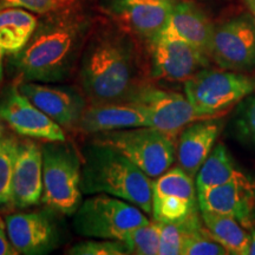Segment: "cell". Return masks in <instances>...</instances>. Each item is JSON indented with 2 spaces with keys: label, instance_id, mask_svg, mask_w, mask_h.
I'll return each instance as SVG.
<instances>
[{
  "label": "cell",
  "instance_id": "obj_32",
  "mask_svg": "<svg viewBox=\"0 0 255 255\" xmlns=\"http://www.w3.org/2000/svg\"><path fill=\"white\" fill-rule=\"evenodd\" d=\"M250 254L255 255V231L252 233L251 235V247H250Z\"/></svg>",
  "mask_w": 255,
  "mask_h": 255
},
{
  "label": "cell",
  "instance_id": "obj_6",
  "mask_svg": "<svg viewBox=\"0 0 255 255\" xmlns=\"http://www.w3.org/2000/svg\"><path fill=\"white\" fill-rule=\"evenodd\" d=\"M92 141L121 152L149 177L170 169L176 156L174 136L152 127H137L96 133Z\"/></svg>",
  "mask_w": 255,
  "mask_h": 255
},
{
  "label": "cell",
  "instance_id": "obj_3",
  "mask_svg": "<svg viewBox=\"0 0 255 255\" xmlns=\"http://www.w3.org/2000/svg\"><path fill=\"white\" fill-rule=\"evenodd\" d=\"M82 193L108 194L151 213V177L111 146L92 141L82 151Z\"/></svg>",
  "mask_w": 255,
  "mask_h": 255
},
{
  "label": "cell",
  "instance_id": "obj_36",
  "mask_svg": "<svg viewBox=\"0 0 255 255\" xmlns=\"http://www.w3.org/2000/svg\"><path fill=\"white\" fill-rule=\"evenodd\" d=\"M0 222H1V220H0Z\"/></svg>",
  "mask_w": 255,
  "mask_h": 255
},
{
  "label": "cell",
  "instance_id": "obj_29",
  "mask_svg": "<svg viewBox=\"0 0 255 255\" xmlns=\"http://www.w3.org/2000/svg\"><path fill=\"white\" fill-rule=\"evenodd\" d=\"M76 1L77 0H0V11L5 8H24L38 14H47L72 6Z\"/></svg>",
  "mask_w": 255,
  "mask_h": 255
},
{
  "label": "cell",
  "instance_id": "obj_34",
  "mask_svg": "<svg viewBox=\"0 0 255 255\" xmlns=\"http://www.w3.org/2000/svg\"><path fill=\"white\" fill-rule=\"evenodd\" d=\"M4 51L0 49V81L2 78V58H4Z\"/></svg>",
  "mask_w": 255,
  "mask_h": 255
},
{
  "label": "cell",
  "instance_id": "obj_8",
  "mask_svg": "<svg viewBox=\"0 0 255 255\" xmlns=\"http://www.w3.org/2000/svg\"><path fill=\"white\" fill-rule=\"evenodd\" d=\"M126 102L137 105L144 113L149 127L174 137L188 124L203 120L186 96L152 85L138 84Z\"/></svg>",
  "mask_w": 255,
  "mask_h": 255
},
{
  "label": "cell",
  "instance_id": "obj_2",
  "mask_svg": "<svg viewBox=\"0 0 255 255\" xmlns=\"http://www.w3.org/2000/svg\"><path fill=\"white\" fill-rule=\"evenodd\" d=\"M136 62L127 32L102 27L90 33L78 65V82L89 104L126 102L139 84Z\"/></svg>",
  "mask_w": 255,
  "mask_h": 255
},
{
  "label": "cell",
  "instance_id": "obj_11",
  "mask_svg": "<svg viewBox=\"0 0 255 255\" xmlns=\"http://www.w3.org/2000/svg\"><path fill=\"white\" fill-rule=\"evenodd\" d=\"M150 47V72L157 79L186 82L209 64L208 56L187 41L164 32L151 41Z\"/></svg>",
  "mask_w": 255,
  "mask_h": 255
},
{
  "label": "cell",
  "instance_id": "obj_13",
  "mask_svg": "<svg viewBox=\"0 0 255 255\" xmlns=\"http://www.w3.org/2000/svg\"><path fill=\"white\" fill-rule=\"evenodd\" d=\"M201 212L227 215L242 226H250L255 216V183L247 175L221 186L197 193Z\"/></svg>",
  "mask_w": 255,
  "mask_h": 255
},
{
  "label": "cell",
  "instance_id": "obj_1",
  "mask_svg": "<svg viewBox=\"0 0 255 255\" xmlns=\"http://www.w3.org/2000/svg\"><path fill=\"white\" fill-rule=\"evenodd\" d=\"M88 14L72 6L44 14L27 44L12 57L23 82L58 83L77 69L91 33Z\"/></svg>",
  "mask_w": 255,
  "mask_h": 255
},
{
  "label": "cell",
  "instance_id": "obj_24",
  "mask_svg": "<svg viewBox=\"0 0 255 255\" xmlns=\"http://www.w3.org/2000/svg\"><path fill=\"white\" fill-rule=\"evenodd\" d=\"M202 227V223L195 213L178 222H162L161 240H159L158 255H181L183 241L188 235Z\"/></svg>",
  "mask_w": 255,
  "mask_h": 255
},
{
  "label": "cell",
  "instance_id": "obj_26",
  "mask_svg": "<svg viewBox=\"0 0 255 255\" xmlns=\"http://www.w3.org/2000/svg\"><path fill=\"white\" fill-rule=\"evenodd\" d=\"M162 222H149L127 235L122 242L128 254L158 255Z\"/></svg>",
  "mask_w": 255,
  "mask_h": 255
},
{
  "label": "cell",
  "instance_id": "obj_10",
  "mask_svg": "<svg viewBox=\"0 0 255 255\" xmlns=\"http://www.w3.org/2000/svg\"><path fill=\"white\" fill-rule=\"evenodd\" d=\"M194 177L181 167L168 169L152 181L151 214L155 221H182L197 210V189Z\"/></svg>",
  "mask_w": 255,
  "mask_h": 255
},
{
  "label": "cell",
  "instance_id": "obj_31",
  "mask_svg": "<svg viewBox=\"0 0 255 255\" xmlns=\"http://www.w3.org/2000/svg\"><path fill=\"white\" fill-rule=\"evenodd\" d=\"M18 254L15 248L12 246L9 239L6 237L4 222H0V255H14Z\"/></svg>",
  "mask_w": 255,
  "mask_h": 255
},
{
  "label": "cell",
  "instance_id": "obj_15",
  "mask_svg": "<svg viewBox=\"0 0 255 255\" xmlns=\"http://www.w3.org/2000/svg\"><path fill=\"white\" fill-rule=\"evenodd\" d=\"M173 5L169 0H113L109 11L128 31L150 44L167 27Z\"/></svg>",
  "mask_w": 255,
  "mask_h": 255
},
{
  "label": "cell",
  "instance_id": "obj_4",
  "mask_svg": "<svg viewBox=\"0 0 255 255\" xmlns=\"http://www.w3.org/2000/svg\"><path fill=\"white\" fill-rule=\"evenodd\" d=\"M41 201L65 215L75 214L82 203V157L71 143L45 142Z\"/></svg>",
  "mask_w": 255,
  "mask_h": 255
},
{
  "label": "cell",
  "instance_id": "obj_16",
  "mask_svg": "<svg viewBox=\"0 0 255 255\" xmlns=\"http://www.w3.org/2000/svg\"><path fill=\"white\" fill-rule=\"evenodd\" d=\"M7 235L18 254H45L55 247L57 233L43 213H17L6 216Z\"/></svg>",
  "mask_w": 255,
  "mask_h": 255
},
{
  "label": "cell",
  "instance_id": "obj_25",
  "mask_svg": "<svg viewBox=\"0 0 255 255\" xmlns=\"http://www.w3.org/2000/svg\"><path fill=\"white\" fill-rule=\"evenodd\" d=\"M19 141L13 136L0 138V207L12 203V182Z\"/></svg>",
  "mask_w": 255,
  "mask_h": 255
},
{
  "label": "cell",
  "instance_id": "obj_35",
  "mask_svg": "<svg viewBox=\"0 0 255 255\" xmlns=\"http://www.w3.org/2000/svg\"><path fill=\"white\" fill-rule=\"evenodd\" d=\"M4 136V124H2V120L0 119V138Z\"/></svg>",
  "mask_w": 255,
  "mask_h": 255
},
{
  "label": "cell",
  "instance_id": "obj_27",
  "mask_svg": "<svg viewBox=\"0 0 255 255\" xmlns=\"http://www.w3.org/2000/svg\"><path fill=\"white\" fill-rule=\"evenodd\" d=\"M233 131L241 143L255 149V95L239 103L233 117Z\"/></svg>",
  "mask_w": 255,
  "mask_h": 255
},
{
  "label": "cell",
  "instance_id": "obj_18",
  "mask_svg": "<svg viewBox=\"0 0 255 255\" xmlns=\"http://www.w3.org/2000/svg\"><path fill=\"white\" fill-rule=\"evenodd\" d=\"M223 127L221 120L203 119L184 127L178 137L176 157L178 165L195 178L208 157Z\"/></svg>",
  "mask_w": 255,
  "mask_h": 255
},
{
  "label": "cell",
  "instance_id": "obj_9",
  "mask_svg": "<svg viewBox=\"0 0 255 255\" xmlns=\"http://www.w3.org/2000/svg\"><path fill=\"white\" fill-rule=\"evenodd\" d=\"M210 58L229 71L255 69V19L241 14L216 26Z\"/></svg>",
  "mask_w": 255,
  "mask_h": 255
},
{
  "label": "cell",
  "instance_id": "obj_28",
  "mask_svg": "<svg viewBox=\"0 0 255 255\" xmlns=\"http://www.w3.org/2000/svg\"><path fill=\"white\" fill-rule=\"evenodd\" d=\"M228 251L212 237L208 229L200 227L183 241L181 255H226Z\"/></svg>",
  "mask_w": 255,
  "mask_h": 255
},
{
  "label": "cell",
  "instance_id": "obj_30",
  "mask_svg": "<svg viewBox=\"0 0 255 255\" xmlns=\"http://www.w3.org/2000/svg\"><path fill=\"white\" fill-rule=\"evenodd\" d=\"M70 255H126L128 252L119 240L85 241L75 245L66 252Z\"/></svg>",
  "mask_w": 255,
  "mask_h": 255
},
{
  "label": "cell",
  "instance_id": "obj_17",
  "mask_svg": "<svg viewBox=\"0 0 255 255\" xmlns=\"http://www.w3.org/2000/svg\"><path fill=\"white\" fill-rule=\"evenodd\" d=\"M43 195V155L33 141L19 142L12 182V205L24 209L39 203Z\"/></svg>",
  "mask_w": 255,
  "mask_h": 255
},
{
  "label": "cell",
  "instance_id": "obj_23",
  "mask_svg": "<svg viewBox=\"0 0 255 255\" xmlns=\"http://www.w3.org/2000/svg\"><path fill=\"white\" fill-rule=\"evenodd\" d=\"M242 175L244 173L235 168L227 148L219 143L214 145L208 157L197 171L195 176L197 193L231 182L235 178L241 177Z\"/></svg>",
  "mask_w": 255,
  "mask_h": 255
},
{
  "label": "cell",
  "instance_id": "obj_21",
  "mask_svg": "<svg viewBox=\"0 0 255 255\" xmlns=\"http://www.w3.org/2000/svg\"><path fill=\"white\" fill-rule=\"evenodd\" d=\"M38 19L24 8H5L0 11V49L6 55H15L23 50L36 30Z\"/></svg>",
  "mask_w": 255,
  "mask_h": 255
},
{
  "label": "cell",
  "instance_id": "obj_22",
  "mask_svg": "<svg viewBox=\"0 0 255 255\" xmlns=\"http://www.w3.org/2000/svg\"><path fill=\"white\" fill-rule=\"evenodd\" d=\"M201 215L212 237L221 244L229 254H250L251 235L238 220L208 212H201Z\"/></svg>",
  "mask_w": 255,
  "mask_h": 255
},
{
  "label": "cell",
  "instance_id": "obj_33",
  "mask_svg": "<svg viewBox=\"0 0 255 255\" xmlns=\"http://www.w3.org/2000/svg\"><path fill=\"white\" fill-rule=\"evenodd\" d=\"M245 1H246V5L248 6V8H250V11L255 19V0H245Z\"/></svg>",
  "mask_w": 255,
  "mask_h": 255
},
{
  "label": "cell",
  "instance_id": "obj_20",
  "mask_svg": "<svg viewBox=\"0 0 255 255\" xmlns=\"http://www.w3.org/2000/svg\"><path fill=\"white\" fill-rule=\"evenodd\" d=\"M214 28L208 17L196 5L180 1L173 5L169 23L163 32L187 41L210 58Z\"/></svg>",
  "mask_w": 255,
  "mask_h": 255
},
{
  "label": "cell",
  "instance_id": "obj_7",
  "mask_svg": "<svg viewBox=\"0 0 255 255\" xmlns=\"http://www.w3.org/2000/svg\"><path fill=\"white\" fill-rule=\"evenodd\" d=\"M255 91V78L235 71L201 69L184 82V95L203 119H214Z\"/></svg>",
  "mask_w": 255,
  "mask_h": 255
},
{
  "label": "cell",
  "instance_id": "obj_5",
  "mask_svg": "<svg viewBox=\"0 0 255 255\" xmlns=\"http://www.w3.org/2000/svg\"><path fill=\"white\" fill-rule=\"evenodd\" d=\"M143 210L108 194L87 199L73 215V228L82 237L122 241L129 233L149 223Z\"/></svg>",
  "mask_w": 255,
  "mask_h": 255
},
{
  "label": "cell",
  "instance_id": "obj_19",
  "mask_svg": "<svg viewBox=\"0 0 255 255\" xmlns=\"http://www.w3.org/2000/svg\"><path fill=\"white\" fill-rule=\"evenodd\" d=\"M137 127H149L144 113L137 105L123 102L88 104L76 129L84 133L96 135Z\"/></svg>",
  "mask_w": 255,
  "mask_h": 255
},
{
  "label": "cell",
  "instance_id": "obj_14",
  "mask_svg": "<svg viewBox=\"0 0 255 255\" xmlns=\"http://www.w3.org/2000/svg\"><path fill=\"white\" fill-rule=\"evenodd\" d=\"M18 89L62 128L76 129L88 107L85 96L70 88L52 87L39 82H21Z\"/></svg>",
  "mask_w": 255,
  "mask_h": 255
},
{
  "label": "cell",
  "instance_id": "obj_12",
  "mask_svg": "<svg viewBox=\"0 0 255 255\" xmlns=\"http://www.w3.org/2000/svg\"><path fill=\"white\" fill-rule=\"evenodd\" d=\"M0 119L21 136L44 142L66 141L62 127L21 94L18 87L8 88L1 97Z\"/></svg>",
  "mask_w": 255,
  "mask_h": 255
}]
</instances>
